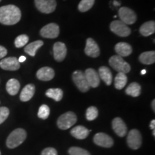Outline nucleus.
<instances>
[{"instance_id":"obj_1","label":"nucleus","mask_w":155,"mask_h":155,"mask_svg":"<svg viewBox=\"0 0 155 155\" xmlns=\"http://www.w3.org/2000/svg\"><path fill=\"white\" fill-rule=\"evenodd\" d=\"M21 19V11L15 5H9L0 7V23L5 25H13Z\"/></svg>"},{"instance_id":"obj_2","label":"nucleus","mask_w":155,"mask_h":155,"mask_svg":"<svg viewBox=\"0 0 155 155\" xmlns=\"http://www.w3.org/2000/svg\"><path fill=\"white\" fill-rule=\"evenodd\" d=\"M27 133L23 129H17L9 135L7 139V146L9 149L16 148L22 144L26 139Z\"/></svg>"},{"instance_id":"obj_3","label":"nucleus","mask_w":155,"mask_h":155,"mask_svg":"<svg viewBox=\"0 0 155 155\" xmlns=\"http://www.w3.org/2000/svg\"><path fill=\"white\" fill-rule=\"evenodd\" d=\"M109 65L118 73H128L131 71V66L124 58L119 55H114L109 59Z\"/></svg>"},{"instance_id":"obj_4","label":"nucleus","mask_w":155,"mask_h":155,"mask_svg":"<svg viewBox=\"0 0 155 155\" xmlns=\"http://www.w3.org/2000/svg\"><path fill=\"white\" fill-rule=\"evenodd\" d=\"M77 122V116L72 111H68L66 113L62 114L58 118L57 124L59 129L63 130L68 129L71 127H73Z\"/></svg>"},{"instance_id":"obj_5","label":"nucleus","mask_w":155,"mask_h":155,"mask_svg":"<svg viewBox=\"0 0 155 155\" xmlns=\"http://www.w3.org/2000/svg\"><path fill=\"white\" fill-rule=\"evenodd\" d=\"M73 82L77 86V88L81 91V92L86 93L89 91L90 86H89L88 81L86 80V75L81 71H75L73 73Z\"/></svg>"},{"instance_id":"obj_6","label":"nucleus","mask_w":155,"mask_h":155,"mask_svg":"<svg viewBox=\"0 0 155 155\" xmlns=\"http://www.w3.org/2000/svg\"><path fill=\"white\" fill-rule=\"evenodd\" d=\"M111 32L120 37H128L131 34L130 28L121 20H114L110 25Z\"/></svg>"},{"instance_id":"obj_7","label":"nucleus","mask_w":155,"mask_h":155,"mask_svg":"<svg viewBox=\"0 0 155 155\" xmlns=\"http://www.w3.org/2000/svg\"><path fill=\"white\" fill-rule=\"evenodd\" d=\"M37 9L45 14H50L55 10V0H35Z\"/></svg>"},{"instance_id":"obj_8","label":"nucleus","mask_w":155,"mask_h":155,"mask_svg":"<svg viewBox=\"0 0 155 155\" xmlns=\"http://www.w3.org/2000/svg\"><path fill=\"white\" fill-rule=\"evenodd\" d=\"M120 20L126 25H133L137 21V15L132 9L128 7H121L119 10Z\"/></svg>"},{"instance_id":"obj_9","label":"nucleus","mask_w":155,"mask_h":155,"mask_svg":"<svg viewBox=\"0 0 155 155\" xmlns=\"http://www.w3.org/2000/svg\"><path fill=\"white\" fill-rule=\"evenodd\" d=\"M142 139L141 135L137 129H132L128 134L127 144L132 150H138L141 147Z\"/></svg>"},{"instance_id":"obj_10","label":"nucleus","mask_w":155,"mask_h":155,"mask_svg":"<svg viewBox=\"0 0 155 155\" xmlns=\"http://www.w3.org/2000/svg\"><path fill=\"white\" fill-rule=\"evenodd\" d=\"M40 33L45 38H56L60 34L59 26L55 23H50L41 29Z\"/></svg>"},{"instance_id":"obj_11","label":"nucleus","mask_w":155,"mask_h":155,"mask_svg":"<svg viewBox=\"0 0 155 155\" xmlns=\"http://www.w3.org/2000/svg\"><path fill=\"white\" fill-rule=\"evenodd\" d=\"M94 143L98 146L110 148L114 145V140L110 136L106 134L100 132L97 133L94 137Z\"/></svg>"},{"instance_id":"obj_12","label":"nucleus","mask_w":155,"mask_h":155,"mask_svg":"<svg viewBox=\"0 0 155 155\" xmlns=\"http://www.w3.org/2000/svg\"><path fill=\"white\" fill-rule=\"evenodd\" d=\"M0 67L5 71H17L20 68L18 59L15 57L4 58L0 61Z\"/></svg>"},{"instance_id":"obj_13","label":"nucleus","mask_w":155,"mask_h":155,"mask_svg":"<svg viewBox=\"0 0 155 155\" xmlns=\"http://www.w3.org/2000/svg\"><path fill=\"white\" fill-rule=\"evenodd\" d=\"M67 55L66 45L61 42H57L53 45V55L56 61L61 62Z\"/></svg>"},{"instance_id":"obj_14","label":"nucleus","mask_w":155,"mask_h":155,"mask_svg":"<svg viewBox=\"0 0 155 155\" xmlns=\"http://www.w3.org/2000/svg\"><path fill=\"white\" fill-rule=\"evenodd\" d=\"M85 53L89 57L97 58L100 55V48L98 44L92 38H88L85 48Z\"/></svg>"},{"instance_id":"obj_15","label":"nucleus","mask_w":155,"mask_h":155,"mask_svg":"<svg viewBox=\"0 0 155 155\" xmlns=\"http://www.w3.org/2000/svg\"><path fill=\"white\" fill-rule=\"evenodd\" d=\"M112 128L120 137H124L127 134V127L121 118L116 117L112 121Z\"/></svg>"},{"instance_id":"obj_16","label":"nucleus","mask_w":155,"mask_h":155,"mask_svg":"<svg viewBox=\"0 0 155 155\" xmlns=\"http://www.w3.org/2000/svg\"><path fill=\"white\" fill-rule=\"evenodd\" d=\"M85 75H86V80L88 81V85L92 88H97L99 86L100 78L98 73L94 69L88 68L85 71Z\"/></svg>"},{"instance_id":"obj_17","label":"nucleus","mask_w":155,"mask_h":155,"mask_svg":"<svg viewBox=\"0 0 155 155\" xmlns=\"http://www.w3.org/2000/svg\"><path fill=\"white\" fill-rule=\"evenodd\" d=\"M36 75L39 80L48 81L53 78L54 76H55V72L51 68L43 67L38 70Z\"/></svg>"},{"instance_id":"obj_18","label":"nucleus","mask_w":155,"mask_h":155,"mask_svg":"<svg viewBox=\"0 0 155 155\" xmlns=\"http://www.w3.org/2000/svg\"><path fill=\"white\" fill-rule=\"evenodd\" d=\"M115 51L121 57H127L132 53V48L127 42H119L115 45Z\"/></svg>"},{"instance_id":"obj_19","label":"nucleus","mask_w":155,"mask_h":155,"mask_svg":"<svg viewBox=\"0 0 155 155\" xmlns=\"http://www.w3.org/2000/svg\"><path fill=\"white\" fill-rule=\"evenodd\" d=\"M35 92V87L33 84H28L24 87L22 91H21L19 98L22 101L26 102L30 101L32 98Z\"/></svg>"},{"instance_id":"obj_20","label":"nucleus","mask_w":155,"mask_h":155,"mask_svg":"<svg viewBox=\"0 0 155 155\" xmlns=\"http://www.w3.org/2000/svg\"><path fill=\"white\" fill-rule=\"evenodd\" d=\"M89 132L90 131L88 129L83 126H78V127L73 128L72 130L71 131V135L78 139H86L88 136Z\"/></svg>"},{"instance_id":"obj_21","label":"nucleus","mask_w":155,"mask_h":155,"mask_svg":"<svg viewBox=\"0 0 155 155\" xmlns=\"http://www.w3.org/2000/svg\"><path fill=\"white\" fill-rule=\"evenodd\" d=\"M98 75L107 86H110L111 84L113 75H112L111 71L106 66L101 67L98 69Z\"/></svg>"},{"instance_id":"obj_22","label":"nucleus","mask_w":155,"mask_h":155,"mask_svg":"<svg viewBox=\"0 0 155 155\" xmlns=\"http://www.w3.org/2000/svg\"><path fill=\"white\" fill-rule=\"evenodd\" d=\"M139 32L144 37H148L154 34L155 32L154 21H149V22L144 23L139 29Z\"/></svg>"},{"instance_id":"obj_23","label":"nucleus","mask_w":155,"mask_h":155,"mask_svg":"<svg viewBox=\"0 0 155 155\" xmlns=\"http://www.w3.org/2000/svg\"><path fill=\"white\" fill-rule=\"evenodd\" d=\"M19 88H20V84L17 79L12 78L7 81V85H6V89L8 94L11 96H15L17 94Z\"/></svg>"},{"instance_id":"obj_24","label":"nucleus","mask_w":155,"mask_h":155,"mask_svg":"<svg viewBox=\"0 0 155 155\" xmlns=\"http://www.w3.org/2000/svg\"><path fill=\"white\" fill-rule=\"evenodd\" d=\"M42 45H43V42L42 40H37V41L31 42L30 44L26 45V47L25 48V52L28 53L29 55L34 57L38 50Z\"/></svg>"},{"instance_id":"obj_25","label":"nucleus","mask_w":155,"mask_h":155,"mask_svg":"<svg viewBox=\"0 0 155 155\" xmlns=\"http://www.w3.org/2000/svg\"><path fill=\"white\" fill-rule=\"evenodd\" d=\"M139 61L144 65H151L155 62V52L148 51L142 53L139 55Z\"/></svg>"},{"instance_id":"obj_26","label":"nucleus","mask_w":155,"mask_h":155,"mask_svg":"<svg viewBox=\"0 0 155 155\" xmlns=\"http://www.w3.org/2000/svg\"><path fill=\"white\" fill-rule=\"evenodd\" d=\"M127 76L126 75L125 73H118L116 75L114 80V86L115 88L118 90H121V89L124 88V86L127 83Z\"/></svg>"},{"instance_id":"obj_27","label":"nucleus","mask_w":155,"mask_h":155,"mask_svg":"<svg viewBox=\"0 0 155 155\" xmlns=\"http://www.w3.org/2000/svg\"><path fill=\"white\" fill-rule=\"evenodd\" d=\"M141 86L138 83H131L126 89V94L133 97L139 96L141 94Z\"/></svg>"},{"instance_id":"obj_28","label":"nucleus","mask_w":155,"mask_h":155,"mask_svg":"<svg viewBox=\"0 0 155 155\" xmlns=\"http://www.w3.org/2000/svg\"><path fill=\"white\" fill-rule=\"evenodd\" d=\"M45 95L55 101H60L63 96V92L61 88H50L46 91Z\"/></svg>"},{"instance_id":"obj_29","label":"nucleus","mask_w":155,"mask_h":155,"mask_svg":"<svg viewBox=\"0 0 155 155\" xmlns=\"http://www.w3.org/2000/svg\"><path fill=\"white\" fill-rule=\"evenodd\" d=\"M95 0H81L78 5V9L81 12H86L92 8Z\"/></svg>"},{"instance_id":"obj_30","label":"nucleus","mask_w":155,"mask_h":155,"mask_svg":"<svg viewBox=\"0 0 155 155\" xmlns=\"http://www.w3.org/2000/svg\"><path fill=\"white\" fill-rule=\"evenodd\" d=\"M98 115V111L95 106H90L86 110V119L88 121H94Z\"/></svg>"},{"instance_id":"obj_31","label":"nucleus","mask_w":155,"mask_h":155,"mask_svg":"<svg viewBox=\"0 0 155 155\" xmlns=\"http://www.w3.org/2000/svg\"><path fill=\"white\" fill-rule=\"evenodd\" d=\"M29 41V37L26 35H19L15 40V45L17 48L24 47Z\"/></svg>"},{"instance_id":"obj_32","label":"nucleus","mask_w":155,"mask_h":155,"mask_svg":"<svg viewBox=\"0 0 155 155\" xmlns=\"http://www.w3.org/2000/svg\"><path fill=\"white\" fill-rule=\"evenodd\" d=\"M50 108L48 106L43 104L39 108L38 116L39 118L42 119H47L50 115Z\"/></svg>"},{"instance_id":"obj_33","label":"nucleus","mask_w":155,"mask_h":155,"mask_svg":"<svg viewBox=\"0 0 155 155\" xmlns=\"http://www.w3.org/2000/svg\"><path fill=\"white\" fill-rule=\"evenodd\" d=\"M68 152L70 155H91L88 151L77 147H73L69 149Z\"/></svg>"},{"instance_id":"obj_34","label":"nucleus","mask_w":155,"mask_h":155,"mask_svg":"<svg viewBox=\"0 0 155 155\" xmlns=\"http://www.w3.org/2000/svg\"><path fill=\"white\" fill-rule=\"evenodd\" d=\"M9 114V111L7 107H0V124L7 119Z\"/></svg>"},{"instance_id":"obj_35","label":"nucleus","mask_w":155,"mask_h":155,"mask_svg":"<svg viewBox=\"0 0 155 155\" xmlns=\"http://www.w3.org/2000/svg\"><path fill=\"white\" fill-rule=\"evenodd\" d=\"M41 155H58V152L55 149L53 148V147H48L43 150Z\"/></svg>"},{"instance_id":"obj_36","label":"nucleus","mask_w":155,"mask_h":155,"mask_svg":"<svg viewBox=\"0 0 155 155\" xmlns=\"http://www.w3.org/2000/svg\"><path fill=\"white\" fill-rule=\"evenodd\" d=\"M7 54V50L5 47L0 45V59L5 57Z\"/></svg>"},{"instance_id":"obj_37","label":"nucleus","mask_w":155,"mask_h":155,"mask_svg":"<svg viewBox=\"0 0 155 155\" xmlns=\"http://www.w3.org/2000/svg\"><path fill=\"white\" fill-rule=\"evenodd\" d=\"M150 129H155V120L153 119L150 123Z\"/></svg>"},{"instance_id":"obj_38","label":"nucleus","mask_w":155,"mask_h":155,"mask_svg":"<svg viewBox=\"0 0 155 155\" xmlns=\"http://www.w3.org/2000/svg\"><path fill=\"white\" fill-rule=\"evenodd\" d=\"M25 61H26V57H25V56H20L18 59V61L19 63H22V62H24Z\"/></svg>"},{"instance_id":"obj_39","label":"nucleus","mask_w":155,"mask_h":155,"mask_svg":"<svg viewBox=\"0 0 155 155\" xmlns=\"http://www.w3.org/2000/svg\"><path fill=\"white\" fill-rule=\"evenodd\" d=\"M152 109H153V111H155V100H153L152 101Z\"/></svg>"},{"instance_id":"obj_40","label":"nucleus","mask_w":155,"mask_h":155,"mask_svg":"<svg viewBox=\"0 0 155 155\" xmlns=\"http://www.w3.org/2000/svg\"><path fill=\"white\" fill-rule=\"evenodd\" d=\"M146 73H147L146 70H142V71H141V74H142V75H144Z\"/></svg>"},{"instance_id":"obj_41","label":"nucleus","mask_w":155,"mask_h":155,"mask_svg":"<svg viewBox=\"0 0 155 155\" xmlns=\"http://www.w3.org/2000/svg\"><path fill=\"white\" fill-rule=\"evenodd\" d=\"M153 136H154V137L155 136V130H154V129H153Z\"/></svg>"},{"instance_id":"obj_42","label":"nucleus","mask_w":155,"mask_h":155,"mask_svg":"<svg viewBox=\"0 0 155 155\" xmlns=\"http://www.w3.org/2000/svg\"><path fill=\"white\" fill-rule=\"evenodd\" d=\"M0 155H1V152H0Z\"/></svg>"},{"instance_id":"obj_43","label":"nucleus","mask_w":155,"mask_h":155,"mask_svg":"<svg viewBox=\"0 0 155 155\" xmlns=\"http://www.w3.org/2000/svg\"><path fill=\"white\" fill-rule=\"evenodd\" d=\"M2 1V0H0V2H1Z\"/></svg>"}]
</instances>
